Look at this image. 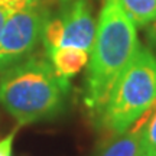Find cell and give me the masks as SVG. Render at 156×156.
<instances>
[{
	"label": "cell",
	"instance_id": "277c9868",
	"mask_svg": "<svg viewBox=\"0 0 156 156\" xmlns=\"http://www.w3.org/2000/svg\"><path fill=\"white\" fill-rule=\"evenodd\" d=\"M97 23L90 0H56V12L49 9L41 42L45 52L59 46L91 51Z\"/></svg>",
	"mask_w": 156,
	"mask_h": 156
},
{
	"label": "cell",
	"instance_id": "52a82bcc",
	"mask_svg": "<svg viewBox=\"0 0 156 156\" xmlns=\"http://www.w3.org/2000/svg\"><path fill=\"white\" fill-rule=\"evenodd\" d=\"M142 130L143 116L132 127L120 134L110 136L95 156H140L142 155Z\"/></svg>",
	"mask_w": 156,
	"mask_h": 156
},
{
	"label": "cell",
	"instance_id": "8992f818",
	"mask_svg": "<svg viewBox=\"0 0 156 156\" xmlns=\"http://www.w3.org/2000/svg\"><path fill=\"white\" fill-rule=\"evenodd\" d=\"M46 56L59 80L69 85V80L81 73L88 64L90 52L74 46H59L48 51Z\"/></svg>",
	"mask_w": 156,
	"mask_h": 156
},
{
	"label": "cell",
	"instance_id": "9c48e42d",
	"mask_svg": "<svg viewBox=\"0 0 156 156\" xmlns=\"http://www.w3.org/2000/svg\"><path fill=\"white\" fill-rule=\"evenodd\" d=\"M140 156H156V101L143 114L142 155Z\"/></svg>",
	"mask_w": 156,
	"mask_h": 156
},
{
	"label": "cell",
	"instance_id": "6da1fadb",
	"mask_svg": "<svg viewBox=\"0 0 156 156\" xmlns=\"http://www.w3.org/2000/svg\"><path fill=\"white\" fill-rule=\"evenodd\" d=\"M137 26L119 0H104L88 59L84 103L97 122L119 75L140 46Z\"/></svg>",
	"mask_w": 156,
	"mask_h": 156
},
{
	"label": "cell",
	"instance_id": "7c38bea8",
	"mask_svg": "<svg viewBox=\"0 0 156 156\" xmlns=\"http://www.w3.org/2000/svg\"><path fill=\"white\" fill-rule=\"evenodd\" d=\"M13 10H16V9H13V7L5 5V3H0V38H2V34H3L6 20H7V17L10 16V13Z\"/></svg>",
	"mask_w": 156,
	"mask_h": 156
},
{
	"label": "cell",
	"instance_id": "8fae6325",
	"mask_svg": "<svg viewBox=\"0 0 156 156\" xmlns=\"http://www.w3.org/2000/svg\"><path fill=\"white\" fill-rule=\"evenodd\" d=\"M42 2H52V0H0V3L10 6L13 9H20L25 6L35 5V3H42Z\"/></svg>",
	"mask_w": 156,
	"mask_h": 156
},
{
	"label": "cell",
	"instance_id": "7a4b0ae2",
	"mask_svg": "<svg viewBox=\"0 0 156 156\" xmlns=\"http://www.w3.org/2000/svg\"><path fill=\"white\" fill-rule=\"evenodd\" d=\"M68 91L44 55L32 54L0 74V106L20 126L56 117Z\"/></svg>",
	"mask_w": 156,
	"mask_h": 156
},
{
	"label": "cell",
	"instance_id": "5b68a950",
	"mask_svg": "<svg viewBox=\"0 0 156 156\" xmlns=\"http://www.w3.org/2000/svg\"><path fill=\"white\" fill-rule=\"evenodd\" d=\"M51 2L16 9L7 17L0 38V74L34 54L42 38Z\"/></svg>",
	"mask_w": 156,
	"mask_h": 156
},
{
	"label": "cell",
	"instance_id": "30bf717a",
	"mask_svg": "<svg viewBox=\"0 0 156 156\" xmlns=\"http://www.w3.org/2000/svg\"><path fill=\"white\" fill-rule=\"evenodd\" d=\"M15 134H16V132H12L6 137H3V139L0 140V156H12Z\"/></svg>",
	"mask_w": 156,
	"mask_h": 156
},
{
	"label": "cell",
	"instance_id": "4fadbf2b",
	"mask_svg": "<svg viewBox=\"0 0 156 156\" xmlns=\"http://www.w3.org/2000/svg\"><path fill=\"white\" fill-rule=\"evenodd\" d=\"M146 38L151 45H156V17L146 26Z\"/></svg>",
	"mask_w": 156,
	"mask_h": 156
},
{
	"label": "cell",
	"instance_id": "3957f363",
	"mask_svg": "<svg viewBox=\"0 0 156 156\" xmlns=\"http://www.w3.org/2000/svg\"><path fill=\"white\" fill-rule=\"evenodd\" d=\"M156 101V56L140 45L122 71L97 119V126L114 136L126 132Z\"/></svg>",
	"mask_w": 156,
	"mask_h": 156
},
{
	"label": "cell",
	"instance_id": "ba28073f",
	"mask_svg": "<svg viewBox=\"0 0 156 156\" xmlns=\"http://www.w3.org/2000/svg\"><path fill=\"white\" fill-rule=\"evenodd\" d=\"M133 23L140 28H146L156 17V0H119Z\"/></svg>",
	"mask_w": 156,
	"mask_h": 156
}]
</instances>
